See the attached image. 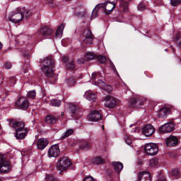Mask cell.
<instances>
[{
	"label": "cell",
	"mask_w": 181,
	"mask_h": 181,
	"mask_svg": "<svg viewBox=\"0 0 181 181\" xmlns=\"http://www.w3.org/2000/svg\"><path fill=\"white\" fill-rule=\"evenodd\" d=\"M60 104H61V102L60 100H58V99H54L51 101V105L54 106H59Z\"/></svg>",
	"instance_id": "33"
},
{
	"label": "cell",
	"mask_w": 181,
	"mask_h": 181,
	"mask_svg": "<svg viewBox=\"0 0 181 181\" xmlns=\"http://www.w3.org/2000/svg\"><path fill=\"white\" fill-rule=\"evenodd\" d=\"M36 95V91L34 90L29 92L27 94V97L31 99H35Z\"/></svg>",
	"instance_id": "31"
},
{
	"label": "cell",
	"mask_w": 181,
	"mask_h": 181,
	"mask_svg": "<svg viewBox=\"0 0 181 181\" xmlns=\"http://www.w3.org/2000/svg\"><path fill=\"white\" fill-rule=\"evenodd\" d=\"M155 131V129L151 124H147L146 126L144 127L142 129V133L145 135V136H151L154 133Z\"/></svg>",
	"instance_id": "11"
},
{
	"label": "cell",
	"mask_w": 181,
	"mask_h": 181,
	"mask_svg": "<svg viewBox=\"0 0 181 181\" xmlns=\"http://www.w3.org/2000/svg\"><path fill=\"white\" fill-rule=\"evenodd\" d=\"M176 43L178 44V46L181 48V36H177L176 39Z\"/></svg>",
	"instance_id": "40"
},
{
	"label": "cell",
	"mask_w": 181,
	"mask_h": 181,
	"mask_svg": "<svg viewBox=\"0 0 181 181\" xmlns=\"http://www.w3.org/2000/svg\"><path fill=\"white\" fill-rule=\"evenodd\" d=\"M97 59L99 61H100V63H106V57H104V56L99 55V56H97Z\"/></svg>",
	"instance_id": "35"
},
{
	"label": "cell",
	"mask_w": 181,
	"mask_h": 181,
	"mask_svg": "<svg viewBox=\"0 0 181 181\" xmlns=\"http://www.w3.org/2000/svg\"><path fill=\"white\" fill-rule=\"evenodd\" d=\"M86 13V10L84 7L82 6H77L74 10L75 15L80 17H84Z\"/></svg>",
	"instance_id": "14"
},
{
	"label": "cell",
	"mask_w": 181,
	"mask_h": 181,
	"mask_svg": "<svg viewBox=\"0 0 181 181\" xmlns=\"http://www.w3.org/2000/svg\"><path fill=\"white\" fill-rule=\"evenodd\" d=\"M140 181H151V174L147 172H142L139 175Z\"/></svg>",
	"instance_id": "19"
},
{
	"label": "cell",
	"mask_w": 181,
	"mask_h": 181,
	"mask_svg": "<svg viewBox=\"0 0 181 181\" xmlns=\"http://www.w3.org/2000/svg\"><path fill=\"white\" fill-rule=\"evenodd\" d=\"M4 66H5L6 68L9 70V69H10L12 67V64L10 63V62H6L4 64Z\"/></svg>",
	"instance_id": "41"
},
{
	"label": "cell",
	"mask_w": 181,
	"mask_h": 181,
	"mask_svg": "<svg viewBox=\"0 0 181 181\" xmlns=\"http://www.w3.org/2000/svg\"><path fill=\"white\" fill-rule=\"evenodd\" d=\"M88 119L92 121H97L102 119V115L100 112L93 111L88 115Z\"/></svg>",
	"instance_id": "6"
},
{
	"label": "cell",
	"mask_w": 181,
	"mask_h": 181,
	"mask_svg": "<svg viewBox=\"0 0 181 181\" xmlns=\"http://www.w3.org/2000/svg\"><path fill=\"white\" fill-rule=\"evenodd\" d=\"M86 98L88 100L93 101L96 99V95H95V94L91 92L90 93L88 94V95L86 96Z\"/></svg>",
	"instance_id": "34"
},
{
	"label": "cell",
	"mask_w": 181,
	"mask_h": 181,
	"mask_svg": "<svg viewBox=\"0 0 181 181\" xmlns=\"http://www.w3.org/2000/svg\"><path fill=\"white\" fill-rule=\"evenodd\" d=\"M73 130L72 129H70V130H67L66 132L63 135V136L61 137V139H64V138H66L67 137H68V136H70L72 134H73Z\"/></svg>",
	"instance_id": "32"
},
{
	"label": "cell",
	"mask_w": 181,
	"mask_h": 181,
	"mask_svg": "<svg viewBox=\"0 0 181 181\" xmlns=\"http://www.w3.org/2000/svg\"><path fill=\"white\" fill-rule=\"evenodd\" d=\"M104 104L109 108H113L116 106V101L113 97L108 96L104 99Z\"/></svg>",
	"instance_id": "7"
},
{
	"label": "cell",
	"mask_w": 181,
	"mask_h": 181,
	"mask_svg": "<svg viewBox=\"0 0 181 181\" xmlns=\"http://www.w3.org/2000/svg\"><path fill=\"white\" fill-rule=\"evenodd\" d=\"M42 66H54V62L51 59L47 58V59H46L43 61L42 63Z\"/></svg>",
	"instance_id": "26"
},
{
	"label": "cell",
	"mask_w": 181,
	"mask_h": 181,
	"mask_svg": "<svg viewBox=\"0 0 181 181\" xmlns=\"http://www.w3.org/2000/svg\"><path fill=\"white\" fill-rule=\"evenodd\" d=\"M158 180L157 181H166V177L165 175L164 174V173H159V175L158 176Z\"/></svg>",
	"instance_id": "36"
},
{
	"label": "cell",
	"mask_w": 181,
	"mask_h": 181,
	"mask_svg": "<svg viewBox=\"0 0 181 181\" xmlns=\"http://www.w3.org/2000/svg\"><path fill=\"white\" fill-rule=\"evenodd\" d=\"M146 153L150 155H155L157 154L158 151V147L157 145L150 143L146 145L145 147Z\"/></svg>",
	"instance_id": "2"
},
{
	"label": "cell",
	"mask_w": 181,
	"mask_h": 181,
	"mask_svg": "<svg viewBox=\"0 0 181 181\" xmlns=\"http://www.w3.org/2000/svg\"><path fill=\"white\" fill-rule=\"evenodd\" d=\"M0 129H1V126H0Z\"/></svg>",
	"instance_id": "48"
},
{
	"label": "cell",
	"mask_w": 181,
	"mask_h": 181,
	"mask_svg": "<svg viewBox=\"0 0 181 181\" xmlns=\"http://www.w3.org/2000/svg\"><path fill=\"white\" fill-rule=\"evenodd\" d=\"M112 165L113 166L115 172L117 173H120L123 169V165L120 162H113Z\"/></svg>",
	"instance_id": "24"
},
{
	"label": "cell",
	"mask_w": 181,
	"mask_h": 181,
	"mask_svg": "<svg viewBox=\"0 0 181 181\" xmlns=\"http://www.w3.org/2000/svg\"><path fill=\"white\" fill-rule=\"evenodd\" d=\"M115 4L114 3H112L110 2H108L106 3H104V12H106V14L109 15L111 13L113 10L115 9Z\"/></svg>",
	"instance_id": "15"
},
{
	"label": "cell",
	"mask_w": 181,
	"mask_h": 181,
	"mask_svg": "<svg viewBox=\"0 0 181 181\" xmlns=\"http://www.w3.org/2000/svg\"><path fill=\"white\" fill-rule=\"evenodd\" d=\"M171 112V110L169 108L164 107L160 110L159 111L158 115L161 118H166V117L169 115Z\"/></svg>",
	"instance_id": "21"
},
{
	"label": "cell",
	"mask_w": 181,
	"mask_h": 181,
	"mask_svg": "<svg viewBox=\"0 0 181 181\" xmlns=\"http://www.w3.org/2000/svg\"><path fill=\"white\" fill-rule=\"evenodd\" d=\"M3 162H4V156L3 155L0 154V164H1Z\"/></svg>",
	"instance_id": "44"
},
{
	"label": "cell",
	"mask_w": 181,
	"mask_h": 181,
	"mask_svg": "<svg viewBox=\"0 0 181 181\" xmlns=\"http://www.w3.org/2000/svg\"><path fill=\"white\" fill-rule=\"evenodd\" d=\"M172 177L174 178H180L181 176V173L178 169H174L172 170L171 172Z\"/></svg>",
	"instance_id": "27"
},
{
	"label": "cell",
	"mask_w": 181,
	"mask_h": 181,
	"mask_svg": "<svg viewBox=\"0 0 181 181\" xmlns=\"http://www.w3.org/2000/svg\"><path fill=\"white\" fill-rule=\"evenodd\" d=\"M178 138L175 136H170L166 140V145L170 147L176 146L178 144Z\"/></svg>",
	"instance_id": "12"
},
{
	"label": "cell",
	"mask_w": 181,
	"mask_h": 181,
	"mask_svg": "<svg viewBox=\"0 0 181 181\" xmlns=\"http://www.w3.org/2000/svg\"><path fill=\"white\" fill-rule=\"evenodd\" d=\"M46 181H57L52 175H47L46 178Z\"/></svg>",
	"instance_id": "39"
},
{
	"label": "cell",
	"mask_w": 181,
	"mask_h": 181,
	"mask_svg": "<svg viewBox=\"0 0 181 181\" xmlns=\"http://www.w3.org/2000/svg\"><path fill=\"white\" fill-rule=\"evenodd\" d=\"M104 3H100L97 4L93 10L92 15L91 17V20H93L94 19L96 18L98 16V12L101 8H104Z\"/></svg>",
	"instance_id": "17"
},
{
	"label": "cell",
	"mask_w": 181,
	"mask_h": 181,
	"mask_svg": "<svg viewBox=\"0 0 181 181\" xmlns=\"http://www.w3.org/2000/svg\"><path fill=\"white\" fill-rule=\"evenodd\" d=\"M40 33L45 36H49L51 35L53 31L50 28L47 26H44L39 29Z\"/></svg>",
	"instance_id": "18"
},
{
	"label": "cell",
	"mask_w": 181,
	"mask_h": 181,
	"mask_svg": "<svg viewBox=\"0 0 181 181\" xmlns=\"http://www.w3.org/2000/svg\"><path fill=\"white\" fill-rule=\"evenodd\" d=\"M11 169V165L9 161H4L0 165V172L2 173H6L10 172Z\"/></svg>",
	"instance_id": "10"
},
{
	"label": "cell",
	"mask_w": 181,
	"mask_h": 181,
	"mask_svg": "<svg viewBox=\"0 0 181 181\" xmlns=\"http://www.w3.org/2000/svg\"><path fill=\"white\" fill-rule=\"evenodd\" d=\"M45 121L47 124H54L56 122L57 119L53 115H48L46 117Z\"/></svg>",
	"instance_id": "25"
},
{
	"label": "cell",
	"mask_w": 181,
	"mask_h": 181,
	"mask_svg": "<svg viewBox=\"0 0 181 181\" xmlns=\"http://www.w3.org/2000/svg\"><path fill=\"white\" fill-rule=\"evenodd\" d=\"M78 108L77 106L75 105H73V104H70L69 106V109L70 111L73 114H75L76 112L78 111Z\"/></svg>",
	"instance_id": "30"
},
{
	"label": "cell",
	"mask_w": 181,
	"mask_h": 181,
	"mask_svg": "<svg viewBox=\"0 0 181 181\" xmlns=\"http://www.w3.org/2000/svg\"><path fill=\"white\" fill-rule=\"evenodd\" d=\"M49 155L50 157H56L60 154V149L58 145H55L51 146L49 149Z\"/></svg>",
	"instance_id": "9"
},
{
	"label": "cell",
	"mask_w": 181,
	"mask_h": 181,
	"mask_svg": "<svg viewBox=\"0 0 181 181\" xmlns=\"http://www.w3.org/2000/svg\"><path fill=\"white\" fill-rule=\"evenodd\" d=\"M83 181H94L93 178H92L91 176H88L86 178H85Z\"/></svg>",
	"instance_id": "43"
},
{
	"label": "cell",
	"mask_w": 181,
	"mask_h": 181,
	"mask_svg": "<svg viewBox=\"0 0 181 181\" xmlns=\"http://www.w3.org/2000/svg\"><path fill=\"white\" fill-rule=\"evenodd\" d=\"M68 58L66 56H64L63 58V61L64 63H66L68 61Z\"/></svg>",
	"instance_id": "45"
},
{
	"label": "cell",
	"mask_w": 181,
	"mask_h": 181,
	"mask_svg": "<svg viewBox=\"0 0 181 181\" xmlns=\"http://www.w3.org/2000/svg\"><path fill=\"white\" fill-rule=\"evenodd\" d=\"M10 126L15 129V130H20L21 129L24 128V122L22 121L15 120H11L10 121Z\"/></svg>",
	"instance_id": "8"
},
{
	"label": "cell",
	"mask_w": 181,
	"mask_h": 181,
	"mask_svg": "<svg viewBox=\"0 0 181 181\" xmlns=\"http://www.w3.org/2000/svg\"><path fill=\"white\" fill-rule=\"evenodd\" d=\"M181 2V0H171V4L173 6H177Z\"/></svg>",
	"instance_id": "38"
},
{
	"label": "cell",
	"mask_w": 181,
	"mask_h": 181,
	"mask_svg": "<svg viewBox=\"0 0 181 181\" xmlns=\"http://www.w3.org/2000/svg\"><path fill=\"white\" fill-rule=\"evenodd\" d=\"M92 162L94 164H102L105 162L104 160L101 157H97L94 158L92 160Z\"/></svg>",
	"instance_id": "28"
},
{
	"label": "cell",
	"mask_w": 181,
	"mask_h": 181,
	"mask_svg": "<svg viewBox=\"0 0 181 181\" xmlns=\"http://www.w3.org/2000/svg\"><path fill=\"white\" fill-rule=\"evenodd\" d=\"M67 1H70V0H67Z\"/></svg>",
	"instance_id": "49"
},
{
	"label": "cell",
	"mask_w": 181,
	"mask_h": 181,
	"mask_svg": "<svg viewBox=\"0 0 181 181\" xmlns=\"http://www.w3.org/2000/svg\"><path fill=\"white\" fill-rule=\"evenodd\" d=\"M85 37L86 39H91L93 38V36L91 33V32L89 30L86 31V32L85 33Z\"/></svg>",
	"instance_id": "37"
},
{
	"label": "cell",
	"mask_w": 181,
	"mask_h": 181,
	"mask_svg": "<svg viewBox=\"0 0 181 181\" xmlns=\"http://www.w3.org/2000/svg\"><path fill=\"white\" fill-rule=\"evenodd\" d=\"M67 68L70 70H73L74 68V64H73V62L68 64L67 65Z\"/></svg>",
	"instance_id": "42"
},
{
	"label": "cell",
	"mask_w": 181,
	"mask_h": 181,
	"mask_svg": "<svg viewBox=\"0 0 181 181\" xmlns=\"http://www.w3.org/2000/svg\"><path fill=\"white\" fill-rule=\"evenodd\" d=\"M72 165V162L68 158L64 157L61 158L57 164V168L59 171H64L68 169Z\"/></svg>",
	"instance_id": "1"
},
{
	"label": "cell",
	"mask_w": 181,
	"mask_h": 181,
	"mask_svg": "<svg viewBox=\"0 0 181 181\" xmlns=\"http://www.w3.org/2000/svg\"><path fill=\"white\" fill-rule=\"evenodd\" d=\"M48 144V141L47 139L44 138H41L38 140L37 142V146L38 148L40 150L44 149L46 147Z\"/></svg>",
	"instance_id": "20"
},
{
	"label": "cell",
	"mask_w": 181,
	"mask_h": 181,
	"mask_svg": "<svg viewBox=\"0 0 181 181\" xmlns=\"http://www.w3.org/2000/svg\"><path fill=\"white\" fill-rule=\"evenodd\" d=\"M175 124L173 122H169L162 126L160 128V131L161 133H167L172 132L174 130Z\"/></svg>",
	"instance_id": "5"
},
{
	"label": "cell",
	"mask_w": 181,
	"mask_h": 181,
	"mask_svg": "<svg viewBox=\"0 0 181 181\" xmlns=\"http://www.w3.org/2000/svg\"><path fill=\"white\" fill-rule=\"evenodd\" d=\"M23 18V13L20 11H15L10 14L9 20L13 22H19L22 21Z\"/></svg>",
	"instance_id": "3"
},
{
	"label": "cell",
	"mask_w": 181,
	"mask_h": 181,
	"mask_svg": "<svg viewBox=\"0 0 181 181\" xmlns=\"http://www.w3.org/2000/svg\"><path fill=\"white\" fill-rule=\"evenodd\" d=\"M15 106H17L19 108L22 109H27L29 107V103L27 99H26L25 97H21L19 99L16 103H15Z\"/></svg>",
	"instance_id": "4"
},
{
	"label": "cell",
	"mask_w": 181,
	"mask_h": 181,
	"mask_svg": "<svg viewBox=\"0 0 181 181\" xmlns=\"http://www.w3.org/2000/svg\"><path fill=\"white\" fill-rule=\"evenodd\" d=\"M42 72L45 73L47 77H53L54 76V66H42Z\"/></svg>",
	"instance_id": "13"
},
{
	"label": "cell",
	"mask_w": 181,
	"mask_h": 181,
	"mask_svg": "<svg viewBox=\"0 0 181 181\" xmlns=\"http://www.w3.org/2000/svg\"><path fill=\"white\" fill-rule=\"evenodd\" d=\"M97 84L100 86V88H102L103 90L106 91L108 92H111L112 91V88L111 86L106 84L104 82L102 81L101 80H99L97 82Z\"/></svg>",
	"instance_id": "22"
},
{
	"label": "cell",
	"mask_w": 181,
	"mask_h": 181,
	"mask_svg": "<svg viewBox=\"0 0 181 181\" xmlns=\"http://www.w3.org/2000/svg\"><path fill=\"white\" fill-rule=\"evenodd\" d=\"M27 129L26 128H23L20 130H17V131L15 133V137L17 139H24V138L27 136Z\"/></svg>",
	"instance_id": "16"
},
{
	"label": "cell",
	"mask_w": 181,
	"mask_h": 181,
	"mask_svg": "<svg viewBox=\"0 0 181 181\" xmlns=\"http://www.w3.org/2000/svg\"><path fill=\"white\" fill-rule=\"evenodd\" d=\"M2 47H3V45L1 42H0V50L2 48Z\"/></svg>",
	"instance_id": "46"
},
{
	"label": "cell",
	"mask_w": 181,
	"mask_h": 181,
	"mask_svg": "<svg viewBox=\"0 0 181 181\" xmlns=\"http://www.w3.org/2000/svg\"><path fill=\"white\" fill-rule=\"evenodd\" d=\"M85 57L88 60H93L97 57V56L92 53H87L85 55Z\"/></svg>",
	"instance_id": "29"
},
{
	"label": "cell",
	"mask_w": 181,
	"mask_h": 181,
	"mask_svg": "<svg viewBox=\"0 0 181 181\" xmlns=\"http://www.w3.org/2000/svg\"><path fill=\"white\" fill-rule=\"evenodd\" d=\"M65 26V24L63 23V24H60V26L58 28L57 31H56V35H55V37L56 38L59 39L63 36Z\"/></svg>",
	"instance_id": "23"
},
{
	"label": "cell",
	"mask_w": 181,
	"mask_h": 181,
	"mask_svg": "<svg viewBox=\"0 0 181 181\" xmlns=\"http://www.w3.org/2000/svg\"><path fill=\"white\" fill-rule=\"evenodd\" d=\"M0 181H2V180H1V178H0Z\"/></svg>",
	"instance_id": "47"
}]
</instances>
